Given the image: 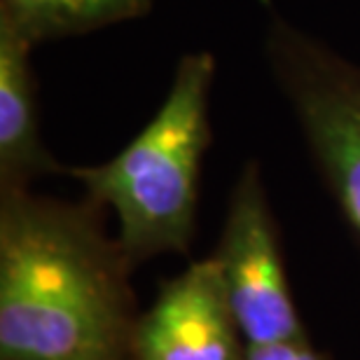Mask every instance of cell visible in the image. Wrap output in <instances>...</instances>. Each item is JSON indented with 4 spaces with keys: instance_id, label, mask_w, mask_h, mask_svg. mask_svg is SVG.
Returning <instances> with one entry per match:
<instances>
[{
    "instance_id": "8",
    "label": "cell",
    "mask_w": 360,
    "mask_h": 360,
    "mask_svg": "<svg viewBox=\"0 0 360 360\" xmlns=\"http://www.w3.org/2000/svg\"><path fill=\"white\" fill-rule=\"evenodd\" d=\"M243 360H330L328 354L314 347L311 337H297V340L274 342V344H257L246 347Z\"/></svg>"
},
{
    "instance_id": "7",
    "label": "cell",
    "mask_w": 360,
    "mask_h": 360,
    "mask_svg": "<svg viewBox=\"0 0 360 360\" xmlns=\"http://www.w3.org/2000/svg\"><path fill=\"white\" fill-rule=\"evenodd\" d=\"M155 0H0V21L12 24L33 45L70 38L139 19Z\"/></svg>"
},
{
    "instance_id": "2",
    "label": "cell",
    "mask_w": 360,
    "mask_h": 360,
    "mask_svg": "<svg viewBox=\"0 0 360 360\" xmlns=\"http://www.w3.org/2000/svg\"><path fill=\"white\" fill-rule=\"evenodd\" d=\"M211 52L183 54L167 98L110 160L66 167L117 222V241L136 269L157 255H187L197 234L201 164L211 143Z\"/></svg>"
},
{
    "instance_id": "5",
    "label": "cell",
    "mask_w": 360,
    "mask_h": 360,
    "mask_svg": "<svg viewBox=\"0 0 360 360\" xmlns=\"http://www.w3.org/2000/svg\"><path fill=\"white\" fill-rule=\"evenodd\" d=\"M239 323L229 309L213 257L167 278L136 319L131 360H243Z\"/></svg>"
},
{
    "instance_id": "4",
    "label": "cell",
    "mask_w": 360,
    "mask_h": 360,
    "mask_svg": "<svg viewBox=\"0 0 360 360\" xmlns=\"http://www.w3.org/2000/svg\"><path fill=\"white\" fill-rule=\"evenodd\" d=\"M211 257L246 344L257 347L309 335L295 304L278 222L257 162L241 169L229 192L227 215Z\"/></svg>"
},
{
    "instance_id": "1",
    "label": "cell",
    "mask_w": 360,
    "mask_h": 360,
    "mask_svg": "<svg viewBox=\"0 0 360 360\" xmlns=\"http://www.w3.org/2000/svg\"><path fill=\"white\" fill-rule=\"evenodd\" d=\"M89 197L0 192V360H131V262Z\"/></svg>"
},
{
    "instance_id": "6",
    "label": "cell",
    "mask_w": 360,
    "mask_h": 360,
    "mask_svg": "<svg viewBox=\"0 0 360 360\" xmlns=\"http://www.w3.org/2000/svg\"><path fill=\"white\" fill-rule=\"evenodd\" d=\"M33 47L12 24L0 21V192L26 190L42 176L66 171L42 143Z\"/></svg>"
},
{
    "instance_id": "3",
    "label": "cell",
    "mask_w": 360,
    "mask_h": 360,
    "mask_svg": "<svg viewBox=\"0 0 360 360\" xmlns=\"http://www.w3.org/2000/svg\"><path fill=\"white\" fill-rule=\"evenodd\" d=\"M264 54L316 171L360 248V66L271 7Z\"/></svg>"
}]
</instances>
